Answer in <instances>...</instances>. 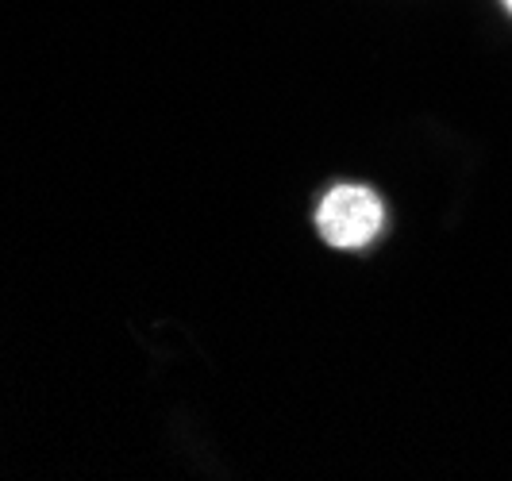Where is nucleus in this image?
Masks as SVG:
<instances>
[{"mask_svg": "<svg viewBox=\"0 0 512 481\" xmlns=\"http://www.w3.org/2000/svg\"><path fill=\"white\" fill-rule=\"evenodd\" d=\"M501 4H505V8H509V16H512V0H501Z\"/></svg>", "mask_w": 512, "mask_h": 481, "instance_id": "2", "label": "nucleus"}, {"mask_svg": "<svg viewBox=\"0 0 512 481\" xmlns=\"http://www.w3.org/2000/svg\"><path fill=\"white\" fill-rule=\"evenodd\" d=\"M316 228L324 235V243H332L339 251L366 247L382 231V201L362 185H339L320 204Z\"/></svg>", "mask_w": 512, "mask_h": 481, "instance_id": "1", "label": "nucleus"}]
</instances>
